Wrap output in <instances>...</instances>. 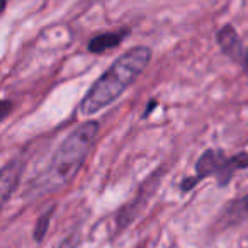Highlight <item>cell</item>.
Returning <instances> with one entry per match:
<instances>
[{"label":"cell","instance_id":"6da1fadb","mask_svg":"<svg viewBox=\"0 0 248 248\" xmlns=\"http://www.w3.org/2000/svg\"><path fill=\"white\" fill-rule=\"evenodd\" d=\"M150 60H152V49L148 46H135L121 55L85 93L78 106L80 114L92 116L110 106L145 72Z\"/></svg>","mask_w":248,"mask_h":248},{"label":"cell","instance_id":"3957f363","mask_svg":"<svg viewBox=\"0 0 248 248\" xmlns=\"http://www.w3.org/2000/svg\"><path fill=\"white\" fill-rule=\"evenodd\" d=\"M243 169H248L247 152L236 153L233 156H226L221 150L209 148L196 162V177L199 180H202L209 175H216L217 184L226 186L233 179V173Z\"/></svg>","mask_w":248,"mask_h":248},{"label":"cell","instance_id":"7a4b0ae2","mask_svg":"<svg viewBox=\"0 0 248 248\" xmlns=\"http://www.w3.org/2000/svg\"><path fill=\"white\" fill-rule=\"evenodd\" d=\"M99 133L97 121L80 124L60 143L49 160L46 170L39 177V189L51 192L66 186L82 169Z\"/></svg>","mask_w":248,"mask_h":248},{"label":"cell","instance_id":"9c48e42d","mask_svg":"<svg viewBox=\"0 0 248 248\" xmlns=\"http://www.w3.org/2000/svg\"><path fill=\"white\" fill-rule=\"evenodd\" d=\"M80 238H82V236H80V233L68 234V236H66L65 240L58 245V248H77L80 245Z\"/></svg>","mask_w":248,"mask_h":248},{"label":"cell","instance_id":"4fadbf2b","mask_svg":"<svg viewBox=\"0 0 248 248\" xmlns=\"http://www.w3.org/2000/svg\"><path fill=\"white\" fill-rule=\"evenodd\" d=\"M243 66L247 68V72H248V53H247V58H245V62H243Z\"/></svg>","mask_w":248,"mask_h":248},{"label":"cell","instance_id":"8fae6325","mask_svg":"<svg viewBox=\"0 0 248 248\" xmlns=\"http://www.w3.org/2000/svg\"><path fill=\"white\" fill-rule=\"evenodd\" d=\"M11 106H12V102L9 99H4L2 100V119H5V117H7V114L11 112Z\"/></svg>","mask_w":248,"mask_h":248},{"label":"cell","instance_id":"30bf717a","mask_svg":"<svg viewBox=\"0 0 248 248\" xmlns=\"http://www.w3.org/2000/svg\"><path fill=\"white\" fill-rule=\"evenodd\" d=\"M197 182H199V179H197L196 175H194V177H186V179L180 182V189H182V192H187V190L192 189Z\"/></svg>","mask_w":248,"mask_h":248},{"label":"cell","instance_id":"ba28073f","mask_svg":"<svg viewBox=\"0 0 248 248\" xmlns=\"http://www.w3.org/2000/svg\"><path fill=\"white\" fill-rule=\"evenodd\" d=\"M53 211H55V207H49L46 213H43L41 216H39L38 223H36V226H34V240L36 241H41L43 238L46 236V231H48V226H49V221H51Z\"/></svg>","mask_w":248,"mask_h":248},{"label":"cell","instance_id":"5b68a950","mask_svg":"<svg viewBox=\"0 0 248 248\" xmlns=\"http://www.w3.org/2000/svg\"><path fill=\"white\" fill-rule=\"evenodd\" d=\"M22 167L24 165L21 162H16V160H11L2 167V172H0V196H2L4 204L11 199V196L17 190L19 184H21Z\"/></svg>","mask_w":248,"mask_h":248},{"label":"cell","instance_id":"52a82bcc","mask_svg":"<svg viewBox=\"0 0 248 248\" xmlns=\"http://www.w3.org/2000/svg\"><path fill=\"white\" fill-rule=\"evenodd\" d=\"M224 217H226L231 224L248 219V194L228 204L226 211H224Z\"/></svg>","mask_w":248,"mask_h":248},{"label":"cell","instance_id":"277c9868","mask_svg":"<svg viewBox=\"0 0 248 248\" xmlns=\"http://www.w3.org/2000/svg\"><path fill=\"white\" fill-rule=\"evenodd\" d=\"M216 39H217V45H219V48L223 49V51L226 53L231 60H234L236 63H241V65H243L248 51L243 48L240 36H238L236 29H234L233 26H231V24L223 26V28L217 31Z\"/></svg>","mask_w":248,"mask_h":248},{"label":"cell","instance_id":"8992f818","mask_svg":"<svg viewBox=\"0 0 248 248\" xmlns=\"http://www.w3.org/2000/svg\"><path fill=\"white\" fill-rule=\"evenodd\" d=\"M126 34H128V31L102 32V34H99V36H95V38L90 39L87 49H89L90 53H93V55H102V53H106L107 49L117 48Z\"/></svg>","mask_w":248,"mask_h":248},{"label":"cell","instance_id":"7c38bea8","mask_svg":"<svg viewBox=\"0 0 248 248\" xmlns=\"http://www.w3.org/2000/svg\"><path fill=\"white\" fill-rule=\"evenodd\" d=\"M155 106H156V100H152V102H150V104H148V106H146V110H145V116H148V114H150V112H152V110H153V109H152V107H155Z\"/></svg>","mask_w":248,"mask_h":248}]
</instances>
